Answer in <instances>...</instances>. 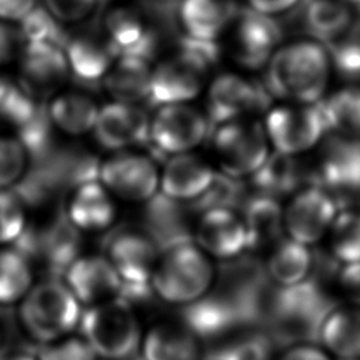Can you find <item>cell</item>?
Returning <instances> with one entry per match:
<instances>
[{
	"instance_id": "1",
	"label": "cell",
	"mask_w": 360,
	"mask_h": 360,
	"mask_svg": "<svg viewBox=\"0 0 360 360\" xmlns=\"http://www.w3.org/2000/svg\"><path fill=\"white\" fill-rule=\"evenodd\" d=\"M335 308L332 297L312 280L276 287L266 316L267 333L276 346H298L319 342L321 329Z\"/></svg>"
},
{
	"instance_id": "2",
	"label": "cell",
	"mask_w": 360,
	"mask_h": 360,
	"mask_svg": "<svg viewBox=\"0 0 360 360\" xmlns=\"http://www.w3.org/2000/svg\"><path fill=\"white\" fill-rule=\"evenodd\" d=\"M328 51L314 41H300L277 49L267 63L269 93L295 104H316L330 75Z\"/></svg>"
},
{
	"instance_id": "3",
	"label": "cell",
	"mask_w": 360,
	"mask_h": 360,
	"mask_svg": "<svg viewBox=\"0 0 360 360\" xmlns=\"http://www.w3.org/2000/svg\"><path fill=\"white\" fill-rule=\"evenodd\" d=\"M215 277L210 256L190 240L160 250L150 287L166 304L184 308L207 297Z\"/></svg>"
},
{
	"instance_id": "4",
	"label": "cell",
	"mask_w": 360,
	"mask_h": 360,
	"mask_svg": "<svg viewBox=\"0 0 360 360\" xmlns=\"http://www.w3.org/2000/svg\"><path fill=\"white\" fill-rule=\"evenodd\" d=\"M80 332L96 357L103 360H135L142 332L132 304L115 298L82 314Z\"/></svg>"
},
{
	"instance_id": "5",
	"label": "cell",
	"mask_w": 360,
	"mask_h": 360,
	"mask_svg": "<svg viewBox=\"0 0 360 360\" xmlns=\"http://www.w3.org/2000/svg\"><path fill=\"white\" fill-rule=\"evenodd\" d=\"M80 302L60 278L32 285L20 302L18 316L27 335L44 345L63 339L80 323Z\"/></svg>"
},
{
	"instance_id": "6",
	"label": "cell",
	"mask_w": 360,
	"mask_h": 360,
	"mask_svg": "<svg viewBox=\"0 0 360 360\" xmlns=\"http://www.w3.org/2000/svg\"><path fill=\"white\" fill-rule=\"evenodd\" d=\"M105 257L122 281V300L141 302L152 292L150 280L160 249L143 228L122 226L110 232L104 242Z\"/></svg>"
},
{
	"instance_id": "7",
	"label": "cell",
	"mask_w": 360,
	"mask_h": 360,
	"mask_svg": "<svg viewBox=\"0 0 360 360\" xmlns=\"http://www.w3.org/2000/svg\"><path fill=\"white\" fill-rule=\"evenodd\" d=\"M13 248L31 263L44 264L51 278H62L68 267L80 256L82 238L62 210L45 225H27Z\"/></svg>"
},
{
	"instance_id": "8",
	"label": "cell",
	"mask_w": 360,
	"mask_h": 360,
	"mask_svg": "<svg viewBox=\"0 0 360 360\" xmlns=\"http://www.w3.org/2000/svg\"><path fill=\"white\" fill-rule=\"evenodd\" d=\"M212 146L222 173L236 179L255 174L270 155L264 127L250 120L217 125Z\"/></svg>"
},
{
	"instance_id": "9",
	"label": "cell",
	"mask_w": 360,
	"mask_h": 360,
	"mask_svg": "<svg viewBox=\"0 0 360 360\" xmlns=\"http://www.w3.org/2000/svg\"><path fill=\"white\" fill-rule=\"evenodd\" d=\"M210 132L208 117L188 104L160 105L150 120L149 143L156 156L188 153Z\"/></svg>"
},
{
	"instance_id": "10",
	"label": "cell",
	"mask_w": 360,
	"mask_h": 360,
	"mask_svg": "<svg viewBox=\"0 0 360 360\" xmlns=\"http://www.w3.org/2000/svg\"><path fill=\"white\" fill-rule=\"evenodd\" d=\"M270 96L264 83L259 80L236 73H222L215 77L208 90V121L217 127L229 121L248 120L267 110Z\"/></svg>"
},
{
	"instance_id": "11",
	"label": "cell",
	"mask_w": 360,
	"mask_h": 360,
	"mask_svg": "<svg viewBox=\"0 0 360 360\" xmlns=\"http://www.w3.org/2000/svg\"><path fill=\"white\" fill-rule=\"evenodd\" d=\"M326 129L318 104L280 105L267 112L264 131L274 152L295 156L311 149Z\"/></svg>"
},
{
	"instance_id": "12",
	"label": "cell",
	"mask_w": 360,
	"mask_h": 360,
	"mask_svg": "<svg viewBox=\"0 0 360 360\" xmlns=\"http://www.w3.org/2000/svg\"><path fill=\"white\" fill-rule=\"evenodd\" d=\"M98 181L112 194L131 202H148L158 194L159 173L155 160L132 152H120L100 163Z\"/></svg>"
},
{
	"instance_id": "13",
	"label": "cell",
	"mask_w": 360,
	"mask_h": 360,
	"mask_svg": "<svg viewBox=\"0 0 360 360\" xmlns=\"http://www.w3.org/2000/svg\"><path fill=\"white\" fill-rule=\"evenodd\" d=\"M336 215V204L328 193L307 187L297 191L283 211L284 231L290 239L309 246L329 232Z\"/></svg>"
},
{
	"instance_id": "14",
	"label": "cell",
	"mask_w": 360,
	"mask_h": 360,
	"mask_svg": "<svg viewBox=\"0 0 360 360\" xmlns=\"http://www.w3.org/2000/svg\"><path fill=\"white\" fill-rule=\"evenodd\" d=\"M208 73L195 59L177 51L152 68L149 100L155 105L186 104L200 94Z\"/></svg>"
},
{
	"instance_id": "15",
	"label": "cell",
	"mask_w": 360,
	"mask_h": 360,
	"mask_svg": "<svg viewBox=\"0 0 360 360\" xmlns=\"http://www.w3.org/2000/svg\"><path fill=\"white\" fill-rule=\"evenodd\" d=\"M281 37V28L273 17L250 8L239 10L231 39L232 56L246 69H259L269 63Z\"/></svg>"
},
{
	"instance_id": "16",
	"label": "cell",
	"mask_w": 360,
	"mask_h": 360,
	"mask_svg": "<svg viewBox=\"0 0 360 360\" xmlns=\"http://www.w3.org/2000/svg\"><path fill=\"white\" fill-rule=\"evenodd\" d=\"M194 236L202 252L222 262L235 260L249 250L246 226L236 210L212 208L201 212Z\"/></svg>"
},
{
	"instance_id": "17",
	"label": "cell",
	"mask_w": 360,
	"mask_h": 360,
	"mask_svg": "<svg viewBox=\"0 0 360 360\" xmlns=\"http://www.w3.org/2000/svg\"><path fill=\"white\" fill-rule=\"evenodd\" d=\"M20 83L37 100L52 96L70 76L63 48L27 42L20 55Z\"/></svg>"
},
{
	"instance_id": "18",
	"label": "cell",
	"mask_w": 360,
	"mask_h": 360,
	"mask_svg": "<svg viewBox=\"0 0 360 360\" xmlns=\"http://www.w3.org/2000/svg\"><path fill=\"white\" fill-rule=\"evenodd\" d=\"M101 28L120 56H136L150 62L159 48L158 27L138 8L128 6L110 8Z\"/></svg>"
},
{
	"instance_id": "19",
	"label": "cell",
	"mask_w": 360,
	"mask_h": 360,
	"mask_svg": "<svg viewBox=\"0 0 360 360\" xmlns=\"http://www.w3.org/2000/svg\"><path fill=\"white\" fill-rule=\"evenodd\" d=\"M65 284L75 298L94 307L121 297L122 281L105 256H79L63 274Z\"/></svg>"
},
{
	"instance_id": "20",
	"label": "cell",
	"mask_w": 360,
	"mask_h": 360,
	"mask_svg": "<svg viewBox=\"0 0 360 360\" xmlns=\"http://www.w3.org/2000/svg\"><path fill=\"white\" fill-rule=\"evenodd\" d=\"M150 120L139 105L112 101L101 107L93 128L96 141L105 149L124 150L149 143Z\"/></svg>"
},
{
	"instance_id": "21",
	"label": "cell",
	"mask_w": 360,
	"mask_h": 360,
	"mask_svg": "<svg viewBox=\"0 0 360 360\" xmlns=\"http://www.w3.org/2000/svg\"><path fill=\"white\" fill-rule=\"evenodd\" d=\"M63 51L70 75L82 83L103 82L120 56L101 27H87L69 35Z\"/></svg>"
},
{
	"instance_id": "22",
	"label": "cell",
	"mask_w": 360,
	"mask_h": 360,
	"mask_svg": "<svg viewBox=\"0 0 360 360\" xmlns=\"http://www.w3.org/2000/svg\"><path fill=\"white\" fill-rule=\"evenodd\" d=\"M239 10L235 0H181L176 17L181 35L217 41L235 21Z\"/></svg>"
},
{
	"instance_id": "23",
	"label": "cell",
	"mask_w": 360,
	"mask_h": 360,
	"mask_svg": "<svg viewBox=\"0 0 360 360\" xmlns=\"http://www.w3.org/2000/svg\"><path fill=\"white\" fill-rule=\"evenodd\" d=\"M215 172L200 156L174 155L166 160L160 176V193L179 202H193L212 183Z\"/></svg>"
},
{
	"instance_id": "24",
	"label": "cell",
	"mask_w": 360,
	"mask_h": 360,
	"mask_svg": "<svg viewBox=\"0 0 360 360\" xmlns=\"http://www.w3.org/2000/svg\"><path fill=\"white\" fill-rule=\"evenodd\" d=\"M63 211L79 232L105 231L117 218L112 194L98 180L73 188Z\"/></svg>"
},
{
	"instance_id": "25",
	"label": "cell",
	"mask_w": 360,
	"mask_h": 360,
	"mask_svg": "<svg viewBox=\"0 0 360 360\" xmlns=\"http://www.w3.org/2000/svg\"><path fill=\"white\" fill-rule=\"evenodd\" d=\"M188 205L174 201L162 193L152 197L143 210V231L160 250L191 240Z\"/></svg>"
},
{
	"instance_id": "26",
	"label": "cell",
	"mask_w": 360,
	"mask_h": 360,
	"mask_svg": "<svg viewBox=\"0 0 360 360\" xmlns=\"http://www.w3.org/2000/svg\"><path fill=\"white\" fill-rule=\"evenodd\" d=\"M181 323L200 340L217 339L235 328L248 326L239 309L222 294H208L202 300L184 307Z\"/></svg>"
},
{
	"instance_id": "27",
	"label": "cell",
	"mask_w": 360,
	"mask_h": 360,
	"mask_svg": "<svg viewBox=\"0 0 360 360\" xmlns=\"http://www.w3.org/2000/svg\"><path fill=\"white\" fill-rule=\"evenodd\" d=\"M141 360H202L201 340L183 323H159L141 342Z\"/></svg>"
},
{
	"instance_id": "28",
	"label": "cell",
	"mask_w": 360,
	"mask_h": 360,
	"mask_svg": "<svg viewBox=\"0 0 360 360\" xmlns=\"http://www.w3.org/2000/svg\"><path fill=\"white\" fill-rule=\"evenodd\" d=\"M239 212L246 226L249 250L274 248L283 239V210L276 198L253 193Z\"/></svg>"
},
{
	"instance_id": "29",
	"label": "cell",
	"mask_w": 360,
	"mask_h": 360,
	"mask_svg": "<svg viewBox=\"0 0 360 360\" xmlns=\"http://www.w3.org/2000/svg\"><path fill=\"white\" fill-rule=\"evenodd\" d=\"M319 174L336 190H360V142L352 136L330 139L322 152Z\"/></svg>"
},
{
	"instance_id": "30",
	"label": "cell",
	"mask_w": 360,
	"mask_h": 360,
	"mask_svg": "<svg viewBox=\"0 0 360 360\" xmlns=\"http://www.w3.org/2000/svg\"><path fill=\"white\" fill-rule=\"evenodd\" d=\"M152 68L136 56H118L103 79L105 91L118 103L136 104L149 98Z\"/></svg>"
},
{
	"instance_id": "31",
	"label": "cell",
	"mask_w": 360,
	"mask_h": 360,
	"mask_svg": "<svg viewBox=\"0 0 360 360\" xmlns=\"http://www.w3.org/2000/svg\"><path fill=\"white\" fill-rule=\"evenodd\" d=\"M319 342L339 360L360 359V307H335L322 325Z\"/></svg>"
},
{
	"instance_id": "32",
	"label": "cell",
	"mask_w": 360,
	"mask_h": 360,
	"mask_svg": "<svg viewBox=\"0 0 360 360\" xmlns=\"http://www.w3.org/2000/svg\"><path fill=\"white\" fill-rule=\"evenodd\" d=\"M46 110L53 127L73 136L91 131L100 111L96 101L82 91H65L53 96L46 104Z\"/></svg>"
},
{
	"instance_id": "33",
	"label": "cell",
	"mask_w": 360,
	"mask_h": 360,
	"mask_svg": "<svg viewBox=\"0 0 360 360\" xmlns=\"http://www.w3.org/2000/svg\"><path fill=\"white\" fill-rule=\"evenodd\" d=\"M264 269L269 280L280 288L301 284L309 278L312 252L290 238L281 239L273 248Z\"/></svg>"
},
{
	"instance_id": "34",
	"label": "cell",
	"mask_w": 360,
	"mask_h": 360,
	"mask_svg": "<svg viewBox=\"0 0 360 360\" xmlns=\"http://www.w3.org/2000/svg\"><path fill=\"white\" fill-rule=\"evenodd\" d=\"M250 177L256 194L277 198L300 186L301 169L294 156L274 152Z\"/></svg>"
},
{
	"instance_id": "35",
	"label": "cell",
	"mask_w": 360,
	"mask_h": 360,
	"mask_svg": "<svg viewBox=\"0 0 360 360\" xmlns=\"http://www.w3.org/2000/svg\"><path fill=\"white\" fill-rule=\"evenodd\" d=\"M31 288V262L14 248L0 249V307L21 302Z\"/></svg>"
},
{
	"instance_id": "36",
	"label": "cell",
	"mask_w": 360,
	"mask_h": 360,
	"mask_svg": "<svg viewBox=\"0 0 360 360\" xmlns=\"http://www.w3.org/2000/svg\"><path fill=\"white\" fill-rule=\"evenodd\" d=\"M352 13L340 0H311L305 11V25L318 39L333 42L349 30Z\"/></svg>"
},
{
	"instance_id": "37",
	"label": "cell",
	"mask_w": 360,
	"mask_h": 360,
	"mask_svg": "<svg viewBox=\"0 0 360 360\" xmlns=\"http://www.w3.org/2000/svg\"><path fill=\"white\" fill-rule=\"evenodd\" d=\"M318 107L326 128L338 129L345 136L360 135V87L338 91Z\"/></svg>"
},
{
	"instance_id": "38",
	"label": "cell",
	"mask_w": 360,
	"mask_h": 360,
	"mask_svg": "<svg viewBox=\"0 0 360 360\" xmlns=\"http://www.w3.org/2000/svg\"><path fill=\"white\" fill-rule=\"evenodd\" d=\"M250 194L246 193L242 180L225 173H215L210 187L193 202L187 204L191 212L201 214L212 208H231L240 211Z\"/></svg>"
},
{
	"instance_id": "39",
	"label": "cell",
	"mask_w": 360,
	"mask_h": 360,
	"mask_svg": "<svg viewBox=\"0 0 360 360\" xmlns=\"http://www.w3.org/2000/svg\"><path fill=\"white\" fill-rule=\"evenodd\" d=\"M41 104L18 80L0 77V120L6 124L20 129L37 114Z\"/></svg>"
},
{
	"instance_id": "40",
	"label": "cell",
	"mask_w": 360,
	"mask_h": 360,
	"mask_svg": "<svg viewBox=\"0 0 360 360\" xmlns=\"http://www.w3.org/2000/svg\"><path fill=\"white\" fill-rule=\"evenodd\" d=\"M328 233L330 255L339 263L360 262V212L345 211L338 214Z\"/></svg>"
},
{
	"instance_id": "41",
	"label": "cell",
	"mask_w": 360,
	"mask_h": 360,
	"mask_svg": "<svg viewBox=\"0 0 360 360\" xmlns=\"http://www.w3.org/2000/svg\"><path fill=\"white\" fill-rule=\"evenodd\" d=\"M21 35L27 42H48L65 49L69 34L44 6H37L20 24Z\"/></svg>"
},
{
	"instance_id": "42",
	"label": "cell",
	"mask_w": 360,
	"mask_h": 360,
	"mask_svg": "<svg viewBox=\"0 0 360 360\" xmlns=\"http://www.w3.org/2000/svg\"><path fill=\"white\" fill-rule=\"evenodd\" d=\"M30 158L18 138L0 135V190L13 188L25 174Z\"/></svg>"
},
{
	"instance_id": "43",
	"label": "cell",
	"mask_w": 360,
	"mask_h": 360,
	"mask_svg": "<svg viewBox=\"0 0 360 360\" xmlns=\"http://www.w3.org/2000/svg\"><path fill=\"white\" fill-rule=\"evenodd\" d=\"M25 228L27 218L22 201L14 190H0V245H14Z\"/></svg>"
},
{
	"instance_id": "44",
	"label": "cell",
	"mask_w": 360,
	"mask_h": 360,
	"mask_svg": "<svg viewBox=\"0 0 360 360\" xmlns=\"http://www.w3.org/2000/svg\"><path fill=\"white\" fill-rule=\"evenodd\" d=\"M94 352L83 338L66 336L52 343L44 345L37 360H96Z\"/></svg>"
},
{
	"instance_id": "45",
	"label": "cell",
	"mask_w": 360,
	"mask_h": 360,
	"mask_svg": "<svg viewBox=\"0 0 360 360\" xmlns=\"http://www.w3.org/2000/svg\"><path fill=\"white\" fill-rule=\"evenodd\" d=\"M329 58L342 75L349 77L360 76V38H339L333 41Z\"/></svg>"
},
{
	"instance_id": "46",
	"label": "cell",
	"mask_w": 360,
	"mask_h": 360,
	"mask_svg": "<svg viewBox=\"0 0 360 360\" xmlns=\"http://www.w3.org/2000/svg\"><path fill=\"white\" fill-rule=\"evenodd\" d=\"M98 4L100 0H44V7L60 24H76L87 20Z\"/></svg>"
},
{
	"instance_id": "47",
	"label": "cell",
	"mask_w": 360,
	"mask_h": 360,
	"mask_svg": "<svg viewBox=\"0 0 360 360\" xmlns=\"http://www.w3.org/2000/svg\"><path fill=\"white\" fill-rule=\"evenodd\" d=\"M25 41L21 35L20 27L0 20V65L10 63L20 58Z\"/></svg>"
},
{
	"instance_id": "48",
	"label": "cell",
	"mask_w": 360,
	"mask_h": 360,
	"mask_svg": "<svg viewBox=\"0 0 360 360\" xmlns=\"http://www.w3.org/2000/svg\"><path fill=\"white\" fill-rule=\"evenodd\" d=\"M336 285L340 294L354 307H360V262L339 269Z\"/></svg>"
},
{
	"instance_id": "49",
	"label": "cell",
	"mask_w": 360,
	"mask_h": 360,
	"mask_svg": "<svg viewBox=\"0 0 360 360\" xmlns=\"http://www.w3.org/2000/svg\"><path fill=\"white\" fill-rule=\"evenodd\" d=\"M37 6V0H0V20L7 22L22 21Z\"/></svg>"
},
{
	"instance_id": "50",
	"label": "cell",
	"mask_w": 360,
	"mask_h": 360,
	"mask_svg": "<svg viewBox=\"0 0 360 360\" xmlns=\"http://www.w3.org/2000/svg\"><path fill=\"white\" fill-rule=\"evenodd\" d=\"M248 3L250 10L273 17L274 14H280L292 8L298 0H248Z\"/></svg>"
},
{
	"instance_id": "51",
	"label": "cell",
	"mask_w": 360,
	"mask_h": 360,
	"mask_svg": "<svg viewBox=\"0 0 360 360\" xmlns=\"http://www.w3.org/2000/svg\"><path fill=\"white\" fill-rule=\"evenodd\" d=\"M278 360H330L325 352L314 345L291 346Z\"/></svg>"
},
{
	"instance_id": "52",
	"label": "cell",
	"mask_w": 360,
	"mask_h": 360,
	"mask_svg": "<svg viewBox=\"0 0 360 360\" xmlns=\"http://www.w3.org/2000/svg\"><path fill=\"white\" fill-rule=\"evenodd\" d=\"M0 360H37V357H34L32 354L27 353V352H10V353H1L0 354Z\"/></svg>"
},
{
	"instance_id": "53",
	"label": "cell",
	"mask_w": 360,
	"mask_h": 360,
	"mask_svg": "<svg viewBox=\"0 0 360 360\" xmlns=\"http://www.w3.org/2000/svg\"><path fill=\"white\" fill-rule=\"evenodd\" d=\"M4 342H6V326L0 318V354H1V350L4 347Z\"/></svg>"
},
{
	"instance_id": "54",
	"label": "cell",
	"mask_w": 360,
	"mask_h": 360,
	"mask_svg": "<svg viewBox=\"0 0 360 360\" xmlns=\"http://www.w3.org/2000/svg\"><path fill=\"white\" fill-rule=\"evenodd\" d=\"M205 360H226L219 352H212V353H210L208 356H207V359Z\"/></svg>"
},
{
	"instance_id": "55",
	"label": "cell",
	"mask_w": 360,
	"mask_h": 360,
	"mask_svg": "<svg viewBox=\"0 0 360 360\" xmlns=\"http://www.w3.org/2000/svg\"><path fill=\"white\" fill-rule=\"evenodd\" d=\"M340 1H343L345 4H360V0H340Z\"/></svg>"
},
{
	"instance_id": "56",
	"label": "cell",
	"mask_w": 360,
	"mask_h": 360,
	"mask_svg": "<svg viewBox=\"0 0 360 360\" xmlns=\"http://www.w3.org/2000/svg\"><path fill=\"white\" fill-rule=\"evenodd\" d=\"M155 1H160V3H169V1H174V0H155Z\"/></svg>"
},
{
	"instance_id": "57",
	"label": "cell",
	"mask_w": 360,
	"mask_h": 360,
	"mask_svg": "<svg viewBox=\"0 0 360 360\" xmlns=\"http://www.w3.org/2000/svg\"><path fill=\"white\" fill-rule=\"evenodd\" d=\"M107 0H100V4H103V3H105Z\"/></svg>"
},
{
	"instance_id": "58",
	"label": "cell",
	"mask_w": 360,
	"mask_h": 360,
	"mask_svg": "<svg viewBox=\"0 0 360 360\" xmlns=\"http://www.w3.org/2000/svg\"><path fill=\"white\" fill-rule=\"evenodd\" d=\"M135 360H136V359H135Z\"/></svg>"
}]
</instances>
